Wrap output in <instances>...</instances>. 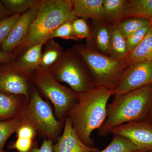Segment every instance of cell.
I'll list each match as a JSON object with an SVG mask.
<instances>
[{
	"mask_svg": "<svg viewBox=\"0 0 152 152\" xmlns=\"http://www.w3.org/2000/svg\"><path fill=\"white\" fill-rule=\"evenodd\" d=\"M147 120L151 123V124L152 125V107L151 112H150L149 115L148 117V118H147Z\"/></svg>",
	"mask_w": 152,
	"mask_h": 152,
	"instance_id": "cell-35",
	"label": "cell"
},
{
	"mask_svg": "<svg viewBox=\"0 0 152 152\" xmlns=\"http://www.w3.org/2000/svg\"><path fill=\"white\" fill-rule=\"evenodd\" d=\"M75 49L89 69L95 87H102L113 91L129 66L126 61L115 59L99 53L88 46L78 45Z\"/></svg>",
	"mask_w": 152,
	"mask_h": 152,
	"instance_id": "cell-4",
	"label": "cell"
},
{
	"mask_svg": "<svg viewBox=\"0 0 152 152\" xmlns=\"http://www.w3.org/2000/svg\"><path fill=\"white\" fill-rule=\"evenodd\" d=\"M47 41L44 40L28 48L19 60L15 67L24 72H30L39 67L43 45Z\"/></svg>",
	"mask_w": 152,
	"mask_h": 152,
	"instance_id": "cell-14",
	"label": "cell"
},
{
	"mask_svg": "<svg viewBox=\"0 0 152 152\" xmlns=\"http://www.w3.org/2000/svg\"><path fill=\"white\" fill-rule=\"evenodd\" d=\"M72 2L74 16L91 18L96 22H105L103 0H72Z\"/></svg>",
	"mask_w": 152,
	"mask_h": 152,
	"instance_id": "cell-12",
	"label": "cell"
},
{
	"mask_svg": "<svg viewBox=\"0 0 152 152\" xmlns=\"http://www.w3.org/2000/svg\"><path fill=\"white\" fill-rule=\"evenodd\" d=\"M152 84V61L140 62L126 69L113 94L121 95Z\"/></svg>",
	"mask_w": 152,
	"mask_h": 152,
	"instance_id": "cell-8",
	"label": "cell"
},
{
	"mask_svg": "<svg viewBox=\"0 0 152 152\" xmlns=\"http://www.w3.org/2000/svg\"><path fill=\"white\" fill-rule=\"evenodd\" d=\"M9 12L7 10L1 2L0 1V22L1 21L4 19L8 18Z\"/></svg>",
	"mask_w": 152,
	"mask_h": 152,
	"instance_id": "cell-33",
	"label": "cell"
},
{
	"mask_svg": "<svg viewBox=\"0 0 152 152\" xmlns=\"http://www.w3.org/2000/svg\"><path fill=\"white\" fill-rule=\"evenodd\" d=\"M110 134L128 139L138 148L140 152L152 151V125L147 119L120 125L112 129Z\"/></svg>",
	"mask_w": 152,
	"mask_h": 152,
	"instance_id": "cell-9",
	"label": "cell"
},
{
	"mask_svg": "<svg viewBox=\"0 0 152 152\" xmlns=\"http://www.w3.org/2000/svg\"><path fill=\"white\" fill-rule=\"evenodd\" d=\"M20 16L19 14H15L0 22V45L7 39Z\"/></svg>",
	"mask_w": 152,
	"mask_h": 152,
	"instance_id": "cell-29",
	"label": "cell"
},
{
	"mask_svg": "<svg viewBox=\"0 0 152 152\" xmlns=\"http://www.w3.org/2000/svg\"><path fill=\"white\" fill-rule=\"evenodd\" d=\"M0 152H8L7 151H1Z\"/></svg>",
	"mask_w": 152,
	"mask_h": 152,
	"instance_id": "cell-36",
	"label": "cell"
},
{
	"mask_svg": "<svg viewBox=\"0 0 152 152\" xmlns=\"http://www.w3.org/2000/svg\"><path fill=\"white\" fill-rule=\"evenodd\" d=\"M16 133L18 138H29L33 140L37 134L31 126L22 124L17 131Z\"/></svg>",
	"mask_w": 152,
	"mask_h": 152,
	"instance_id": "cell-31",
	"label": "cell"
},
{
	"mask_svg": "<svg viewBox=\"0 0 152 152\" xmlns=\"http://www.w3.org/2000/svg\"><path fill=\"white\" fill-rule=\"evenodd\" d=\"M77 18L72 14V0L38 1L37 11L24 42L29 48L44 40L58 27Z\"/></svg>",
	"mask_w": 152,
	"mask_h": 152,
	"instance_id": "cell-3",
	"label": "cell"
},
{
	"mask_svg": "<svg viewBox=\"0 0 152 152\" xmlns=\"http://www.w3.org/2000/svg\"><path fill=\"white\" fill-rule=\"evenodd\" d=\"M151 25L140 29L126 38L129 54L134 50L143 40L150 31Z\"/></svg>",
	"mask_w": 152,
	"mask_h": 152,
	"instance_id": "cell-27",
	"label": "cell"
},
{
	"mask_svg": "<svg viewBox=\"0 0 152 152\" xmlns=\"http://www.w3.org/2000/svg\"><path fill=\"white\" fill-rule=\"evenodd\" d=\"M53 142L48 139H45L40 148L33 147L29 152H53Z\"/></svg>",
	"mask_w": 152,
	"mask_h": 152,
	"instance_id": "cell-32",
	"label": "cell"
},
{
	"mask_svg": "<svg viewBox=\"0 0 152 152\" xmlns=\"http://www.w3.org/2000/svg\"><path fill=\"white\" fill-rule=\"evenodd\" d=\"M94 28L89 42H93L97 51L108 56L110 40V26L105 22H96Z\"/></svg>",
	"mask_w": 152,
	"mask_h": 152,
	"instance_id": "cell-18",
	"label": "cell"
},
{
	"mask_svg": "<svg viewBox=\"0 0 152 152\" xmlns=\"http://www.w3.org/2000/svg\"><path fill=\"white\" fill-rule=\"evenodd\" d=\"M53 152H99L100 151L95 147H88L81 141L67 118L65 120L63 134L59 137L56 143L53 145Z\"/></svg>",
	"mask_w": 152,
	"mask_h": 152,
	"instance_id": "cell-11",
	"label": "cell"
},
{
	"mask_svg": "<svg viewBox=\"0 0 152 152\" xmlns=\"http://www.w3.org/2000/svg\"><path fill=\"white\" fill-rule=\"evenodd\" d=\"M124 19L116 26L126 39L140 29L152 24L149 20L142 18L133 17Z\"/></svg>",
	"mask_w": 152,
	"mask_h": 152,
	"instance_id": "cell-21",
	"label": "cell"
},
{
	"mask_svg": "<svg viewBox=\"0 0 152 152\" xmlns=\"http://www.w3.org/2000/svg\"><path fill=\"white\" fill-rule=\"evenodd\" d=\"M126 0H103V7L106 20L112 25H116L123 19V15L126 5Z\"/></svg>",
	"mask_w": 152,
	"mask_h": 152,
	"instance_id": "cell-20",
	"label": "cell"
},
{
	"mask_svg": "<svg viewBox=\"0 0 152 152\" xmlns=\"http://www.w3.org/2000/svg\"><path fill=\"white\" fill-rule=\"evenodd\" d=\"M12 55L7 53L0 50V62H7L10 60Z\"/></svg>",
	"mask_w": 152,
	"mask_h": 152,
	"instance_id": "cell-34",
	"label": "cell"
},
{
	"mask_svg": "<svg viewBox=\"0 0 152 152\" xmlns=\"http://www.w3.org/2000/svg\"><path fill=\"white\" fill-rule=\"evenodd\" d=\"M72 26L74 33L77 39H86L88 41L91 39V31L84 19L77 18L72 22Z\"/></svg>",
	"mask_w": 152,
	"mask_h": 152,
	"instance_id": "cell-28",
	"label": "cell"
},
{
	"mask_svg": "<svg viewBox=\"0 0 152 152\" xmlns=\"http://www.w3.org/2000/svg\"><path fill=\"white\" fill-rule=\"evenodd\" d=\"M38 2V1H37ZM37 2L34 6L21 15L14 26L6 41L1 45V50L7 53L22 43L27 36L37 11Z\"/></svg>",
	"mask_w": 152,
	"mask_h": 152,
	"instance_id": "cell-10",
	"label": "cell"
},
{
	"mask_svg": "<svg viewBox=\"0 0 152 152\" xmlns=\"http://www.w3.org/2000/svg\"><path fill=\"white\" fill-rule=\"evenodd\" d=\"M61 53V48L53 41L41 56L39 64L41 69L49 71V69L59 59Z\"/></svg>",
	"mask_w": 152,
	"mask_h": 152,
	"instance_id": "cell-24",
	"label": "cell"
},
{
	"mask_svg": "<svg viewBox=\"0 0 152 152\" xmlns=\"http://www.w3.org/2000/svg\"><path fill=\"white\" fill-rule=\"evenodd\" d=\"M129 54L126 38L120 32L116 25H110L109 56L119 61H126Z\"/></svg>",
	"mask_w": 152,
	"mask_h": 152,
	"instance_id": "cell-15",
	"label": "cell"
},
{
	"mask_svg": "<svg viewBox=\"0 0 152 152\" xmlns=\"http://www.w3.org/2000/svg\"><path fill=\"white\" fill-rule=\"evenodd\" d=\"M152 107V84L115 96L107 107V117L98 129L101 137H107L113 128L127 123L148 118Z\"/></svg>",
	"mask_w": 152,
	"mask_h": 152,
	"instance_id": "cell-2",
	"label": "cell"
},
{
	"mask_svg": "<svg viewBox=\"0 0 152 152\" xmlns=\"http://www.w3.org/2000/svg\"><path fill=\"white\" fill-rule=\"evenodd\" d=\"M20 116L22 124L31 126L37 134L53 142L59 137L65 120H57L49 104L37 91L32 93L28 103L25 104Z\"/></svg>",
	"mask_w": 152,
	"mask_h": 152,
	"instance_id": "cell-5",
	"label": "cell"
},
{
	"mask_svg": "<svg viewBox=\"0 0 152 152\" xmlns=\"http://www.w3.org/2000/svg\"><path fill=\"white\" fill-rule=\"evenodd\" d=\"M52 74L59 81L68 84L72 90L77 94L95 87L90 74L77 58L71 53L63 57Z\"/></svg>",
	"mask_w": 152,
	"mask_h": 152,
	"instance_id": "cell-7",
	"label": "cell"
},
{
	"mask_svg": "<svg viewBox=\"0 0 152 152\" xmlns=\"http://www.w3.org/2000/svg\"><path fill=\"white\" fill-rule=\"evenodd\" d=\"M1 3L9 13L19 14L25 13L34 6L37 1L33 0H1Z\"/></svg>",
	"mask_w": 152,
	"mask_h": 152,
	"instance_id": "cell-25",
	"label": "cell"
},
{
	"mask_svg": "<svg viewBox=\"0 0 152 152\" xmlns=\"http://www.w3.org/2000/svg\"><path fill=\"white\" fill-rule=\"evenodd\" d=\"M21 123L20 116L0 121V152L4 151V147L8 139L12 134L16 132Z\"/></svg>",
	"mask_w": 152,
	"mask_h": 152,
	"instance_id": "cell-22",
	"label": "cell"
},
{
	"mask_svg": "<svg viewBox=\"0 0 152 152\" xmlns=\"http://www.w3.org/2000/svg\"><path fill=\"white\" fill-rule=\"evenodd\" d=\"M34 140L29 138H18L10 145L9 148L17 150L18 152H29L33 146Z\"/></svg>",
	"mask_w": 152,
	"mask_h": 152,
	"instance_id": "cell-30",
	"label": "cell"
},
{
	"mask_svg": "<svg viewBox=\"0 0 152 152\" xmlns=\"http://www.w3.org/2000/svg\"><path fill=\"white\" fill-rule=\"evenodd\" d=\"M77 102L68 111L69 119L79 138L88 147L94 148L93 132L99 129L107 117V107L113 91L102 87H95L78 94Z\"/></svg>",
	"mask_w": 152,
	"mask_h": 152,
	"instance_id": "cell-1",
	"label": "cell"
},
{
	"mask_svg": "<svg viewBox=\"0 0 152 152\" xmlns=\"http://www.w3.org/2000/svg\"><path fill=\"white\" fill-rule=\"evenodd\" d=\"M0 91L9 94L24 95L28 98V86L26 79L13 72L0 74Z\"/></svg>",
	"mask_w": 152,
	"mask_h": 152,
	"instance_id": "cell-13",
	"label": "cell"
},
{
	"mask_svg": "<svg viewBox=\"0 0 152 152\" xmlns=\"http://www.w3.org/2000/svg\"><path fill=\"white\" fill-rule=\"evenodd\" d=\"M53 38H61L77 41L79 39L74 33L72 22H66L58 27L47 37V40Z\"/></svg>",
	"mask_w": 152,
	"mask_h": 152,
	"instance_id": "cell-26",
	"label": "cell"
},
{
	"mask_svg": "<svg viewBox=\"0 0 152 152\" xmlns=\"http://www.w3.org/2000/svg\"><path fill=\"white\" fill-rule=\"evenodd\" d=\"M133 17L147 19L152 23V0L128 1L122 18Z\"/></svg>",
	"mask_w": 152,
	"mask_h": 152,
	"instance_id": "cell-17",
	"label": "cell"
},
{
	"mask_svg": "<svg viewBox=\"0 0 152 152\" xmlns=\"http://www.w3.org/2000/svg\"><path fill=\"white\" fill-rule=\"evenodd\" d=\"M152 152V151H151V152Z\"/></svg>",
	"mask_w": 152,
	"mask_h": 152,
	"instance_id": "cell-37",
	"label": "cell"
},
{
	"mask_svg": "<svg viewBox=\"0 0 152 152\" xmlns=\"http://www.w3.org/2000/svg\"><path fill=\"white\" fill-rule=\"evenodd\" d=\"M99 152H140V151L128 139L122 136L114 135L108 145Z\"/></svg>",
	"mask_w": 152,
	"mask_h": 152,
	"instance_id": "cell-23",
	"label": "cell"
},
{
	"mask_svg": "<svg viewBox=\"0 0 152 152\" xmlns=\"http://www.w3.org/2000/svg\"><path fill=\"white\" fill-rule=\"evenodd\" d=\"M25 105L16 95L0 91V120L20 116Z\"/></svg>",
	"mask_w": 152,
	"mask_h": 152,
	"instance_id": "cell-16",
	"label": "cell"
},
{
	"mask_svg": "<svg viewBox=\"0 0 152 152\" xmlns=\"http://www.w3.org/2000/svg\"><path fill=\"white\" fill-rule=\"evenodd\" d=\"M34 83L53 105L58 119H65L69 110L77 101L78 94L58 83L49 71L41 69Z\"/></svg>",
	"mask_w": 152,
	"mask_h": 152,
	"instance_id": "cell-6",
	"label": "cell"
},
{
	"mask_svg": "<svg viewBox=\"0 0 152 152\" xmlns=\"http://www.w3.org/2000/svg\"><path fill=\"white\" fill-rule=\"evenodd\" d=\"M126 61L129 66L140 62L152 61V25L143 40L128 55Z\"/></svg>",
	"mask_w": 152,
	"mask_h": 152,
	"instance_id": "cell-19",
	"label": "cell"
}]
</instances>
